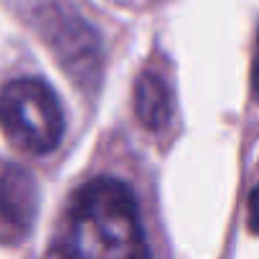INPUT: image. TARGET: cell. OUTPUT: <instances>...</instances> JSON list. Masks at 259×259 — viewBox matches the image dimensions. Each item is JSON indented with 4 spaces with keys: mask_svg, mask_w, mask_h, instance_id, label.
<instances>
[{
    "mask_svg": "<svg viewBox=\"0 0 259 259\" xmlns=\"http://www.w3.org/2000/svg\"><path fill=\"white\" fill-rule=\"evenodd\" d=\"M41 33L71 79L94 81L99 76V33L79 13H66L59 6L46 8L41 13Z\"/></svg>",
    "mask_w": 259,
    "mask_h": 259,
    "instance_id": "obj_3",
    "label": "cell"
},
{
    "mask_svg": "<svg viewBox=\"0 0 259 259\" xmlns=\"http://www.w3.org/2000/svg\"><path fill=\"white\" fill-rule=\"evenodd\" d=\"M135 109L148 130H165L173 117V92L163 74L145 71L135 89Z\"/></svg>",
    "mask_w": 259,
    "mask_h": 259,
    "instance_id": "obj_5",
    "label": "cell"
},
{
    "mask_svg": "<svg viewBox=\"0 0 259 259\" xmlns=\"http://www.w3.org/2000/svg\"><path fill=\"white\" fill-rule=\"evenodd\" d=\"M61 254L81 256H145V234L138 198L117 178H94L84 183L69 208V236Z\"/></svg>",
    "mask_w": 259,
    "mask_h": 259,
    "instance_id": "obj_1",
    "label": "cell"
},
{
    "mask_svg": "<svg viewBox=\"0 0 259 259\" xmlns=\"http://www.w3.org/2000/svg\"><path fill=\"white\" fill-rule=\"evenodd\" d=\"M38 216V186L28 168L0 163V244L26 241Z\"/></svg>",
    "mask_w": 259,
    "mask_h": 259,
    "instance_id": "obj_4",
    "label": "cell"
},
{
    "mask_svg": "<svg viewBox=\"0 0 259 259\" xmlns=\"http://www.w3.org/2000/svg\"><path fill=\"white\" fill-rule=\"evenodd\" d=\"M0 130L11 145L46 155L61 145L66 119L56 92L44 79H16L0 89Z\"/></svg>",
    "mask_w": 259,
    "mask_h": 259,
    "instance_id": "obj_2",
    "label": "cell"
}]
</instances>
